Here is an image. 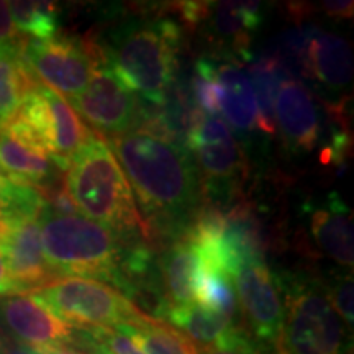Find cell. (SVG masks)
<instances>
[{"instance_id":"6da1fadb","label":"cell","mask_w":354,"mask_h":354,"mask_svg":"<svg viewBox=\"0 0 354 354\" xmlns=\"http://www.w3.org/2000/svg\"><path fill=\"white\" fill-rule=\"evenodd\" d=\"M110 145L138 198L145 236L183 238L202 197L189 149L143 127L112 136Z\"/></svg>"},{"instance_id":"7a4b0ae2","label":"cell","mask_w":354,"mask_h":354,"mask_svg":"<svg viewBox=\"0 0 354 354\" xmlns=\"http://www.w3.org/2000/svg\"><path fill=\"white\" fill-rule=\"evenodd\" d=\"M180 26L169 17L131 19L115 26L104 46L105 63L148 107L159 109L174 82Z\"/></svg>"},{"instance_id":"3957f363","label":"cell","mask_w":354,"mask_h":354,"mask_svg":"<svg viewBox=\"0 0 354 354\" xmlns=\"http://www.w3.org/2000/svg\"><path fill=\"white\" fill-rule=\"evenodd\" d=\"M46 263L56 279L86 277L109 281L122 290V269L131 243L81 215H56L43 209L39 215Z\"/></svg>"},{"instance_id":"277c9868","label":"cell","mask_w":354,"mask_h":354,"mask_svg":"<svg viewBox=\"0 0 354 354\" xmlns=\"http://www.w3.org/2000/svg\"><path fill=\"white\" fill-rule=\"evenodd\" d=\"M64 185L79 214L125 238L145 236L125 172L107 140L95 133L66 171Z\"/></svg>"},{"instance_id":"5b68a950","label":"cell","mask_w":354,"mask_h":354,"mask_svg":"<svg viewBox=\"0 0 354 354\" xmlns=\"http://www.w3.org/2000/svg\"><path fill=\"white\" fill-rule=\"evenodd\" d=\"M284 294L277 354H351L353 338L323 286L295 274L276 277Z\"/></svg>"},{"instance_id":"8992f818","label":"cell","mask_w":354,"mask_h":354,"mask_svg":"<svg viewBox=\"0 0 354 354\" xmlns=\"http://www.w3.org/2000/svg\"><path fill=\"white\" fill-rule=\"evenodd\" d=\"M3 128L24 143L46 153L61 171H68L95 135L63 95L41 82L25 97Z\"/></svg>"},{"instance_id":"52a82bcc","label":"cell","mask_w":354,"mask_h":354,"mask_svg":"<svg viewBox=\"0 0 354 354\" xmlns=\"http://www.w3.org/2000/svg\"><path fill=\"white\" fill-rule=\"evenodd\" d=\"M30 295L56 318L77 330H117L148 318L123 292L95 279L59 277Z\"/></svg>"},{"instance_id":"ba28073f","label":"cell","mask_w":354,"mask_h":354,"mask_svg":"<svg viewBox=\"0 0 354 354\" xmlns=\"http://www.w3.org/2000/svg\"><path fill=\"white\" fill-rule=\"evenodd\" d=\"M21 57L35 77L69 100L81 94L94 71L105 63L94 41L68 35L21 41Z\"/></svg>"},{"instance_id":"9c48e42d","label":"cell","mask_w":354,"mask_h":354,"mask_svg":"<svg viewBox=\"0 0 354 354\" xmlns=\"http://www.w3.org/2000/svg\"><path fill=\"white\" fill-rule=\"evenodd\" d=\"M232 282L251 336L276 348L284 305L277 279L269 271L264 256L241 261L233 269Z\"/></svg>"},{"instance_id":"30bf717a","label":"cell","mask_w":354,"mask_h":354,"mask_svg":"<svg viewBox=\"0 0 354 354\" xmlns=\"http://www.w3.org/2000/svg\"><path fill=\"white\" fill-rule=\"evenodd\" d=\"M71 104L79 117L109 138L133 130L140 117L138 97L107 63L94 71L86 88L71 99Z\"/></svg>"},{"instance_id":"8fae6325","label":"cell","mask_w":354,"mask_h":354,"mask_svg":"<svg viewBox=\"0 0 354 354\" xmlns=\"http://www.w3.org/2000/svg\"><path fill=\"white\" fill-rule=\"evenodd\" d=\"M185 148L203 169L207 185L230 189L243 174V151L218 115H201L185 138Z\"/></svg>"},{"instance_id":"7c38bea8","label":"cell","mask_w":354,"mask_h":354,"mask_svg":"<svg viewBox=\"0 0 354 354\" xmlns=\"http://www.w3.org/2000/svg\"><path fill=\"white\" fill-rule=\"evenodd\" d=\"M0 250L17 294H30L56 279L44 258L39 216L0 225Z\"/></svg>"},{"instance_id":"4fadbf2b","label":"cell","mask_w":354,"mask_h":354,"mask_svg":"<svg viewBox=\"0 0 354 354\" xmlns=\"http://www.w3.org/2000/svg\"><path fill=\"white\" fill-rule=\"evenodd\" d=\"M0 322L30 348L69 344L76 338V328L56 318L30 294L0 297Z\"/></svg>"},{"instance_id":"5bb4252c","label":"cell","mask_w":354,"mask_h":354,"mask_svg":"<svg viewBox=\"0 0 354 354\" xmlns=\"http://www.w3.org/2000/svg\"><path fill=\"white\" fill-rule=\"evenodd\" d=\"M274 123L292 153L313 151L322 135L320 110L312 92L300 81L287 79L279 88Z\"/></svg>"},{"instance_id":"9a60e30c","label":"cell","mask_w":354,"mask_h":354,"mask_svg":"<svg viewBox=\"0 0 354 354\" xmlns=\"http://www.w3.org/2000/svg\"><path fill=\"white\" fill-rule=\"evenodd\" d=\"M305 77L330 91H342L353 79V51L342 35L315 28L305 50Z\"/></svg>"},{"instance_id":"2e32d148","label":"cell","mask_w":354,"mask_h":354,"mask_svg":"<svg viewBox=\"0 0 354 354\" xmlns=\"http://www.w3.org/2000/svg\"><path fill=\"white\" fill-rule=\"evenodd\" d=\"M310 232L323 254L343 268H353V214L338 192L328 194L325 205L312 212Z\"/></svg>"},{"instance_id":"e0dca14e","label":"cell","mask_w":354,"mask_h":354,"mask_svg":"<svg viewBox=\"0 0 354 354\" xmlns=\"http://www.w3.org/2000/svg\"><path fill=\"white\" fill-rule=\"evenodd\" d=\"M264 13L266 7L261 2H205L201 21H209L220 41L248 57L246 48L264 24Z\"/></svg>"},{"instance_id":"ac0fdd59","label":"cell","mask_w":354,"mask_h":354,"mask_svg":"<svg viewBox=\"0 0 354 354\" xmlns=\"http://www.w3.org/2000/svg\"><path fill=\"white\" fill-rule=\"evenodd\" d=\"M218 112L238 131H261L259 112L250 77L233 61L215 63Z\"/></svg>"},{"instance_id":"d6986e66","label":"cell","mask_w":354,"mask_h":354,"mask_svg":"<svg viewBox=\"0 0 354 354\" xmlns=\"http://www.w3.org/2000/svg\"><path fill=\"white\" fill-rule=\"evenodd\" d=\"M197 268L198 254L192 241L183 236L171 243L159 263V279L165 290V308L161 313L167 307H179L194 302V281Z\"/></svg>"},{"instance_id":"ffe728a7","label":"cell","mask_w":354,"mask_h":354,"mask_svg":"<svg viewBox=\"0 0 354 354\" xmlns=\"http://www.w3.org/2000/svg\"><path fill=\"white\" fill-rule=\"evenodd\" d=\"M0 166L12 179L37 189L59 179L57 171H61L46 153L24 143L3 128H0Z\"/></svg>"},{"instance_id":"44dd1931","label":"cell","mask_w":354,"mask_h":354,"mask_svg":"<svg viewBox=\"0 0 354 354\" xmlns=\"http://www.w3.org/2000/svg\"><path fill=\"white\" fill-rule=\"evenodd\" d=\"M159 318L169 322V325L176 330L179 328L180 333L187 336L190 342H196V348L214 346L223 342L238 326L232 318L202 307L197 302L167 307Z\"/></svg>"},{"instance_id":"7402d4cb","label":"cell","mask_w":354,"mask_h":354,"mask_svg":"<svg viewBox=\"0 0 354 354\" xmlns=\"http://www.w3.org/2000/svg\"><path fill=\"white\" fill-rule=\"evenodd\" d=\"M38 82L21 57V43L0 48V128L17 113Z\"/></svg>"},{"instance_id":"603a6c76","label":"cell","mask_w":354,"mask_h":354,"mask_svg":"<svg viewBox=\"0 0 354 354\" xmlns=\"http://www.w3.org/2000/svg\"><path fill=\"white\" fill-rule=\"evenodd\" d=\"M115 331L127 335L146 354H197V348L184 333L148 317L136 325H125Z\"/></svg>"},{"instance_id":"cb8c5ba5","label":"cell","mask_w":354,"mask_h":354,"mask_svg":"<svg viewBox=\"0 0 354 354\" xmlns=\"http://www.w3.org/2000/svg\"><path fill=\"white\" fill-rule=\"evenodd\" d=\"M251 86H253L256 105H258L261 131L274 133L276 123H274V105L279 94V88L287 79H290L284 73V69L279 66L271 56H263L254 59L250 66Z\"/></svg>"},{"instance_id":"d4e9b609","label":"cell","mask_w":354,"mask_h":354,"mask_svg":"<svg viewBox=\"0 0 354 354\" xmlns=\"http://www.w3.org/2000/svg\"><path fill=\"white\" fill-rule=\"evenodd\" d=\"M17 32L33 39H50L59 30V7L55 2H8Z\"/></svg>"},{"instance_id":"484cf974","label":"cell","mask_w":354,"mask_h":354,"mask_svg":"<svg viewBox=\"0 0 354 354\" xmlns=\"http://www.w3.org/2000/svg\"><path fill=\"white\" fill-rule=\"evenodd\" d=\"M44 209L41 192L17 179H0V225L39 216Z\"/></svg>"},{"instance_id":"4316f807","label":"cell","mask_w":354,"mask_h":354,"mask_svg":"<svg viewBox=\"0 0 354 354\" xmlns=\"http://www.w3.org/2000/svg\"><path fill=\"white\" fill-rule=\"evenodd\" d=\"M91 354H146L127 335L112 328H76V338Z\"/></svg>"},{"instance_id":"83f0119b","label":"cell","mask_w":354,"mask_h":354,"mask_svg":"<svg viewBox=\"0 0 354 354\" xmlns=\"http://www.w3.org/2000/svg\"><path fill=\"white\" fill-rule=\"evenodd\" d=\"M190 95L198 112L203 115L218 113V84H216L214 59L201 57L196 63Z\"/></svg>"},{"instance_id":"f1b7e54d","label":"cell","mask_w":354,"mask_h":354,"mask_svg":"<svg viewBox=\"0 0 354 354\" xmlns=\"http://www.w3.org/2000/svg\"><path fill=\"white\" fill-rule=\"evenodd\" d=\"M197 354H271L258 339L248 335V331L241 326H236L223 342L214 346L197 348Z\"/></svg>"},{"instance_id":"f546056e","label":"cell","mask_w":354,"mask_h":354,"mask_svg":"<svg viewBox=\"0 0 354 354\" xmlns=\"http://www.w3.org/2000/svg\"><path fill=\"white\" fill-rule=\"evenodd\" d=\"M326 299L330 300L331 307L338 313L344 325H354V310H353V277L351 274L335 277L328 286H323Z\"/></svg>"},{"instance_id":"4dcf8cb0","label":"cell","mask_w":354,"mask_h":354,"mask_svg":"<svg viewBox=\"0 0 354 354\" xmlns=\"http://www.w3.org/2000/svg\"><path fill=\"white\" fill-rule=\"evenodd\" d=\"M21 43L15 25H13L8 2H0V48Z\"/></svg>"},{"instance_id":"1f68e13d","label":"cell","mask_w":354,"mask_h":354,"mask_svg":"<svg viewBox=\"0 0 354 354\" xmlns=\"http://www.w3.org/2000/svg\"><path fill=\"white\" fill-rule=\"evenodd\" d=\"M353 6L354 3L349 0H343V2H338V0H335V2H322L318 8L323 13H326V15L330 17V19H351L353 17Z\"/></svg>"},{"instance_id":"d6a6232c","label":"cell","mask_w":354,"mask_h":354,"mask_svg":"<svg viewBox=\"0 0 354 354\" xmlns=\"http://www.w3.org/2000/svg\"><path fill=\"white\" fill-rule=\"evenodd\" d=\"M12 294H17V290L10 279V274H8L6 258H3L2 250H0V297H6V295Z\"/></svg>"},{"instance_id":"836d02e7","label":"cell","mask_w":354,"mask_h":354,"mask_svg":"<svg viewBox=\"0 0 354 354\" xmlns=\"http://www.w3.org/2000/svg\"><path fill=\"white\" fill-rule=\"evenodd\" d=\"M38 354H91L84 353L81 349L69 348L68 344H57V346H44V348H33Z\"/></svg>"},{"instance_id":"e575fe53","label":"cell","mask_w":354,"mask_h":354,"mask_svg":"<svg viewBox=\"0 0 354 354\" xmlns=\"http://www.w3.org/2000/svg\"><path fill=\"white\" fill-rule=\"evenodd\" d=\"M3 354H38L33 348L26 346L21 343H7Z\"/></svg>"},{"instance_id":"d590c367","label":"cell","mask_w":354,"mask_h":354,"mask_svg":"<svg viewBox=\"0 0 354 354\" xmlns=\"http://www.w3.org/2000/svg\"><path fill=\"white\" fill-rule=\"evenodd\" d=\"M6 344H7V339L3 338L2 333H0V354H3V349H6Z\"/></svg>"},{"instance_id":"8d00e7d4","label":"cell","mask_w":354,"mask_h":354,"mask_svg":"<svg viewBox=\"0 0 354 354\" xmlns=\"http://www.w3.org/2000/svg\"><path fill=\"white\" fill-rule=\"evenodd\" d=\"M0 179H12V177L8 176L6 171H3V167H2V166H0Z\"/></svg>"}]
</instances>
